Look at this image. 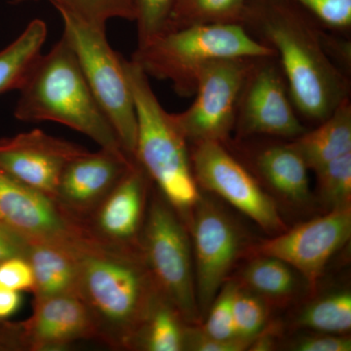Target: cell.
Segmentation results:
<instances>
[{
	"label": "cell",
	"mask_w": 351,
	"mask_h": 351,
	"mask_svg": "<svg viewBox=\"0 0 351 351\" xmlns=\"http://www.w3.org/2000/svg\"><path fill=\"white\" fill-rule=\"evenodd\" d=\"M241 25L276 52L300 117L321 123L350 98L348 75L325 49L322 29L289 0H249Z\"/></svg>",
	"instance_id": "cell-1"
},
{
	"label": "cell",
	"mask_w": 351,
	"mask_h": 351,
	"mask_svg": "<svg viewBox=\"0 0 351 351\" xmlns=\"http://www.w3.org/2000/svg\"><path fill=\"white\" fill-rule=\"evenodd\" d=\"M77 297L97 339L114 350H134L159 294L141 248L88 240L78 250Z\"/></svg>",
	"instance_id": "cell-2"
},
{
	"label": "cell",
	"mask_w": 351,
	"mask_h": 351,
	"mask_svg": "<svg viewBox=\"0 0 351 351\" xmlns=\"http://www.w3.org/2000/svg\"><path fill=\"white\" fill-rule=\"evenodd\" d=\"M18 91L14 115L20 121L63 124L87 136L100 149L129 156L63 38L38 57Z\"/></svg>",
	"instance_id": "cell-3"
},
{
	"label": "cell",
	"mask_w": 351,
	"mask_h": 351,
	"mask_svg": "<svg viewBox=\"0 0 351 351\" xmlns=\"http://www.w3.org/2000/svg\"><path fill=\"white\" fill-rule=\"evenodd\" d=\"M137 117V161L186 226L199 199L191 149L152 90L149 77L132 60L123 59Z\"/></svg>",
	"instance_id": "cell-4"
},
{
	"label": "cell",
	"mask_w": 351,
	"mask_h": 351,
	"mask_svg": "<svg viewBox=\"0 0 351 351\" xmlns=\"http://www.w3.org/2000/svg\"><path fill=\"white\" fill-rule=\"evenodd\" d=\"M241 24L191 25L137 45L131 60L149 77L171 82L176 93L195 96L200 71L221 59L274 56Z\"/></svg>",
	"instance_id": "cell-5"
},
{
	"label": "cell",
	"mask_w": 351,
	"mask_h": 351,
	"mask_svg": "<svg viewBox=\"0 0 351 351\" xmlns=\"http://www.w3.org/2000/svg\"><path fill=\"white\" fill-rule=\"evenodd\" d=\"M140 246L159 294L175 307L186 324L199 325L188 228L158 191L147 204Z\"/></svg>",
	"instance_id": "cell-6"
},
{
	"label": "cell",
	"mask_w": 351,
	"mask_h": 351,
	"mask_svg": "<svg viewBox=\"0 0 351 351\" xmlns=\"http://www.w3.org/2000/svg\"><path fill=\"white\" fill-rule=\"evenodd\" d=\"M60 15L64 25L62 38L75 53L90 89L124 151L135 159L137 117L124 58L112 49L105 29L91 27L69 14Z\"/></svg>",
	"instance_id": "cell-7"
},
{
	"label": "cell",
	"mask_w": 351,
	"mask_h": 351,
	"mask_svg": "<svg viewBox=\"0 0 351 351\" xmlns=\"http://www.w3.org/2000/svg\"><path fill=\"white\" fill-rule=\"evenodd\" d=\"M253 59L217 60L202 69L191 107L172 113L176 125L189 145H225L232 138L240 92Z\"/></svg>",
	"instance_id": "cell-8"
},
{
	"label": "cell",
	"mask_w": 351,
	"mask_h": 351,
	"mask_svg": "<svg viewBox=\"0 0 351 351\" xmlns=\"http://www.w3.org/2000/svg\"><path fill=\"white\" fill-rule=\"evenodd\" d=\"M306 130L291 99L276 55L254 58L239 95L234 138L292 141Z\"/></svg>",
	"instance_id": "cell-9"
},
{
	"label": "cell",
	"mask_w": 351,
	"mask_h": 351,
	"mask_svg": "<svg viewBox=\"0 0 351 351\" xmlns=\"http://www.w3.org/2000/svg\"><path fill=\"white\" fill-rule=\"evenodd\" d=\"M195 291L200 324L244 251L243 232L213 199L201 195L191 213Z\"/></svg>",
	"instance_id": "cell-10"
},
{
	"label": "cell",
	"mask_w": 351,
	"mask_h": 351,
	"mask_svg": "<svg viewBox=\"0 0 351 351\" xmlns=\"http://www.w3.org/2000/svg\"><path fill=\"white\" fill-rule=\"evenodd\" d=\"M191 160L200 189L223 198L265 232L278 234L287 230L276 200L225 145H193Z\"/></svg>",
	"instance_id": "cell-11"
},
{
	"label": "cell",
	"mask_w": 351,
	"mask_h": 351,
	"mask_svg": "<svg viewBox=\"0 0 351 351\" xmlns=\"http://www.w3.org/2000/svg\"><path fill=\"white\" fill-rule=\"evenodd\" d=\"M0 223L29 242L54 244L77 251L93 239L86 226L54 198L0 169Z\"/></svg>",
	"instance_id": "cell-12"
},
{
	"label": "cell",
	"mask_w": 351,
	"mask_h": 351,
	"mask_svg": "<svg viewBox=\"0 0 351 351\" xmlns=\"http://www.w3.org/2000/svg\"><path fill=\"white\" fill-rule=\"evenodd\" d=\"M351 237V205L330 210L249 249L253 256H270L297 270L309 289H315L332 256Z\"/></svg>",
	"instance_id": "cell-13"
},
{
	"label": "cell",
	"mask_w": 351,
	"mask_h": 351,
	"mask_svg": "<svg viewBox=\"0 0 351 351\" xmlns=\"http://www.w3.org/2000/svg\"><path fill=\"white\" fill-rule=\"evenodd\" d=\"M223 145L263 186L283 202L295 207L306 206L311 202L309 169L291 141L232 138Z\"/></svg>",
	"instance_id": "cell-14"
},
{
	"label": "cell",
	"mask_w": 351,
	"mask_h": 351,
	"mask_svg": "<svg viewBox=\"0 0 351 351\" xmlns=\"http://www.w3.org/2000/svg\"><path fill=\"white\" fill-rule=\"evenodd\" d=\"M86 151L36 129L0 140V169L55 199L64 168Z\"/></svg>",
	"instance_id": "cell-15"
},
{
	"label": "cell",
	"mask_w": 351,
	"mask_h": 351,
	"mask_svg": "<svg viewBox=\"0 0 351 351\" xmlns=\"http://www.w3.org/2000/svg\"><path fill=\"white\" fill-rule=\"evenodd\" d=\"M152 184L144 168L134 161L85 221L92 237L112 246L141 248Z\"/></svg>",
	"instance_id": "cell-16"
},
{
	"label": "cell",
	"mask_w": 351,
	"mask_h": 351,
	"mask_svg": "<svg viewBox=\"0 0 351 351\" xmlns=\"http://www.w3.org/2000/svg\"><path fill=\"white\" fill-rule=\"evenodd\" d=\"M135 159L100 149L71 161L60 178L55 200L84 223L120 181ZM86 226V225H85ZM87 228V226H86Z\"/></svg>",
	"instance_id": "cell-17"
},
{
	"label": "cell",
	"mask_w": 351,
	"mask_h": 351,
	"mask_svg": "<svg viewBox=\"0 0 351 351\" xmlns=\"http://www.w3.org/2000/svg\"><path fill=\"white\" fill-rule=\"evenodd\" d=\"M20 323L25 350H63L80 339H97L86 306L76 295L34 299L31 317Z\"/></svg>",
	"instance_id": "cell-18"
},
{
	"label": "cell",
	"mask_w": 351,
	"mask_h": 351,
	"mask_svg": "<svg viewBox=\"0 0 351 351\" xmlns=\"http://www.w3.org/2000/svg\"><path fill=\"white\" fill-rule=\"evenodd\" d=\"M27 260L34 278V299L77 295L78 251L54 244L29 242Z\"/></svg>",
	"instance_id": "cell-19"
},
{
	"label": "cell",
	"mask_w": 351,
	"mask_h": 351,
	"mask_svg": "<svg viewBox=\"0 0 351 351\" xmlns=\"http://www.w3.org/2000/svg\"><path fill=\"white\" fill-rule=\"evenodd\" d=\"M291 144L302 157L309 170L319 169L325 164L351 152V101H341L326 119L313 130H306Z\"/></svg>",
	"instance_id": "cell-20"
},
{
	"label": "cell",
	"mask_w": 351,
	"mask_h": 351,
	"mask_svg": "<svg viewBox=\"0 0 351 351\" xmlns=\"http://www.w3.org/2000/svg\"><path fill=\"white\" fill-rule=\"evenodd\" d=\"M300 277L302 276L297 270L280 258L254 256L237 281L260 295L269 306H286L301 293Z\"/></svg>",
	"instance_id": "cell-21"
},
{
	"label": "cell",
	"mask_w": 351,
	"mask_h": 351,
	"mask_svg": "<svg viewBox=\"0 0 351 351\" xmlns=\"http://www.w3.org/2000/svg\"><path fill=\"white\" fill-rule=\"evenodd\" d=\"M47 34L44 21L32 20L13 43L0 51V95L20 89L43 54Z\"/></svg>",
	"instance_id": "cell-22"
},
{
	"label": "cell",
	"mask_w": 351,
	"mask_h": 351,
	"mask_svg": "<svg viewBox=\"0 0 351 351\" xmlns=\"http://www.w3.org/2000/svg\"><path fill=\"white\" fill-rule=\"evenodd\" d=\"M188 325L175 307L159 295L138 334L134 350H184Z\"/></svg>",
	"instance_id": "cell-23"
},
{
	"label": "cell",
	"mask_w": 351,
	"mask_h": 351,
	"mask_svg": "<svg viewBox=\"0 0 351 351\" xmlns=\"http://www.w3.org/2000/svg\"><path fill=\"white\" fill-rule=\"evenodd\" d=\"M249 0H175L169 31L210 24H241Z\"/></svg>",
	"instance_id": "cell-24"
},
{
	"label": "cell",
	"mask_w": 351,
	"mask_h": 351,
	"mask_svg": "<svg viewBox=\"0 0 351 351\" xmlns=\"http://www.w3.org/2000/svg\"><path fill=\"white\" fill-rule=\"evenodd\" d=\"M295 325L323 334L348 335L351 330V294L337 291L302 308Z\"/></svg>",
	"instance_id": "cell-25"
},
{
	"label": "cell",
	"mask_w": 351,
	"mask_h": 351,
	"mask_svg": "<svg viewBox=\"0 0 351 351\" xmlns=\"http://www.w3.org/2000/svg\"><path fill=\"white\" fill-rule=\"evenodd\" d=\"M21 2L38 0H14ZM55 6L59 13L73 16L85 24L105 29L108 21L123 19L135 21V10L131 0H46Z\"/></svg>",
	"instance_id": "cell-26"
},
{
	"label": "cell",
	"mask_w": 351,
	"mask_h": 351,
	"mask_svg": "<svg viewBox=\"0 0 351 351\" xmlns=\"http://www.w3.org/2000/svg\"><path fill=\"white\" fill-rule=\"evenodd\" d=\"M314 173L318 197L327 211L351 205V152L325 164Z\"/></svg>",
	"instance_id": "cell-27"
},
{
	"label": "cell",
	"mask_w": 351,
	"mask_h": 351,
	"mask_svg": "<svg viewBox=\"0 0 351 351\" xmlns=\"http://www.w3.org/2000/svg\"><path fill=\"white\" fill-rule=\"evenodd\" d=\"M269 317V304L237 282L233 295V320L237 338L253 339L267 326Z\"/></svg>",
	"instance_id": "cell-28"
},
{
	"label": "cell",
	"mask_w": 351,
	"mask_h": 351,
	"mask_svg": "<svg viewBox=\"0 0 351 351\" xmlns=\"http://www.w3.org/2000/svg\"><path fill=\"white\" fill-rule=\"evenodd\" d=\"M237 286V280L230 279L223 284L202 323L198 325L207 336L221 341L237 338L233 320V295Z\"/></svg>",
	"instance_id": "cell-29"
},
{
	"label": "cell",
	"mask_w": 351,
	"mask_h": 351,
	"mask_svg": "<svg viewBox=\"0 0 351 351\" xmlns=\"http://www.w3.org/2000/svg\"><path fill=\"white\" fill-rule=\"evenodd\" d=\"M135 10L138 45L169 31L175 0H131Z\"/></svg>",
	"instance_id": "cell-30"
},
{
	"label": "cell",
	"mask_w": 351,
	"mask_h": 351,
	"mask_svg": "<svg viewBox=\"0 0 351 351\" xmlns=\"http://www.w3.org/2000/svg\"><path fill=\"white\" fill-rule=\"evenodd\" d=\"M321 27L343 34L351 29V0H289Z\"/></svg>",
	"instance_id": "cell-31"
},
{
	"label": "cell",
	"mask_w": 351,
	"mask_h": 351,
	"mask_svg": "<svg viewBox=\"0 0 351 351\" xmlns=\"http://www.w3.org/2000/svg\"><path fill=\"white\" fill-rule=\"evenodd\" d=\"M0 286L34 293V274L27 258L14 257L0 262Z\"/></svg>",
	"instance_id": "cell-32"
},
{
	"label": "cell",
	"mask_w": 351,
	"mask_h": 351,
	"mask_svg": "<svg viewBox=\"0 0 351 351\" xmlns=\"http://www.w3.org/2000/svg\"><path fill=\"white\" fill-rule=\"evenodd\" d=\"M253 339L237 338L221 341L204 334L198 325H188L184 339V350L193 351H242L248 350Z\"/></svg>",
	"instance_id": "cell-33"
},
{
	"label": "cell",
	"mask_w": 351,
	"mask_h": 351,
	"mask_svg": "<svg viewBox=\"0 0 351 351\" xmlns=\"http://www.w3.org/2000/svg\"><path fill=\"white\" fill-rule=\"evenodd\" d=\"M295 351H350L351 339L348 335H332L318 332L317 335L302 337L290 346Z\"/></svg>",
	"instance_id": "cell-34"
},
{
	"label": "cell",
	"mask_w": 351,
	"mask_h": 351,
	"mask_svg": "<svg viewBox=\"0 0 351 351\" xmlns=\"http://www.w3.org/2000/svg\"><path fill=\"white\" fill-rule=\"evenodd\" d=\"M29 242L0 223V262L14 257L27 258Z\"/></svg>",
	"instance_id": "cell-35"
},
{
	"label": "cell",
	"mask_w": 351,
	"mask_h": 351,
	"mask_svg": "<svg viewBox=\"0 0 351 351\" xmlns=\"http://www.w3.org/2000/svg\"><path fill=\"white\" fill-rule=\"evenodd\" d=\"M25 350L21 323L0 320V351Z\"/></svg>",
	"instance_id": "cell-36"
},
{
	"label": "cell",
	"mask_w": 351,
	"mask_h": 351,
	"mask_svg": "<svg viewBox=\"0 0 351 351\" xmlns=\"http://www.w3.org/2000/svg\"><path fill=\"white\" fill-rule=\"evenodd\" d=\"M281 329L278 323H267V326L258 332L252 341L248 350L269 351L276 350L280 337Z\"/></svg>",
	"instance_id": "cell-37"
},
{
	"label": "cell",
	"mask_w": 351,
	"mask_h": 351,
	"mask_svg": "<svg viewBox=\"0 0 351 351\" xmlns=\"http://www.w3.org/2000/svg\"><path fill=\"white\" fill-rule=\"evenodd\" d=\"M22 304V295L18 291L0 286V320H6L18 311Z\"/></svg>",
	"instance_id": "cell-38"
}]
</instances>
